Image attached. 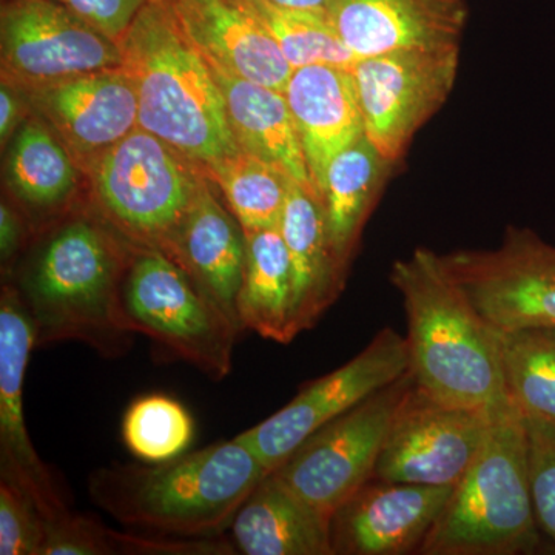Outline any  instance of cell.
<instances>
[{
  "mask_svg": "<svg viewBox=\"0 0 555 555\" xmlns=\"http://www.w3.org/2000/svg\"><path fill=\"white\" fill-rule=\"evenodd\" d=\"M47 520L20 486L0 478V555H40Z\"/></svg>",
  "mask_w": 555,
  "mask_h": 555,
  "instance_id": "cell-31",
  "label": "cell"
},
{
  "mask_svg": "<svg viewBox=\"0 0 555 555\" xmlns=\"http://www.w3.org/2000/svg\"><path fill=\"white\" fill-rule=\"evenodd\" d=\"M452 491L372 478L332 514L334 555L418 554Z\"/></svg>",
  "mask_w": 555,
  "mask_h": 555,
  "instance_id": "cell-16",
  "label": "cell"
},
{
  "mask_svg": "<svg viewBox=\"0 0 555 555\" xmlns=\"http://www.w3.org/2000/svg\"><path fill=\"white\" fill-rule=\"evenodd\" d=\"M195 436L188 409L175 398L152 393L138 398L122 420V438L144 463H163L184 454Z\"/></svg>",
  "mask_w": 555,
  "mask_h": 555,
  "instance_id": "cell-30",
  "label": "cell"
},
{
  "mask_svg": "<svg viewBox=\"0 0 555 555\" xmlns=\"http://www.w3.org/2000/svg\"><path fill=\"white\" fill-rule=\"evenodd\" d=\"M276 5L291 7V9L324 10L326 0H270Z\"/></svg>",
  "mask_w": 555,
  "mask_h": 555,
  "instance_id": "cell-37",
  "label": "cell"
},
{
  "mask_svg": "<svg viewBox=\"0 0 555 555\" xmlns=\"http://www.w3.org/2000/svg\"><path fill=\"white\" fill-rule=\"evenodd\" d=\"M167 3L211 68L284 93L294 68L276 40L246 7L232 0Z\"/></svg>",
  "mask_w": 555,
  "mask_h": 555,
  "instance_id": "cell-18",
  "label": "cell"
},
{
  "mask_svg": "<svg viewBox=\"0 0 555 555\" xmlns=\"http://www.w3.org/2000/svg\"><path fill=\"white\" fill-rule=\"evenodd\" d=\"M246 233V266L236 313L241 327L288 345L298 337L294 269L280 228Z\"/></svg>",
  "mask_w": 555,
  "mask_h": 555,
  "instance_id": "cell-24",
  "label": "cell"
},
{
  "mask_svg": "<svg viewBox=\"0 0 555 555\" xmlns=\"http://www.w3.org/2000/svg\"><path fill=\"white\" fill-rule=\"evenodd\" d=\"M460 46L398 50L358 60L352 67L364 133L396 164L416 131L454 90Z\"/></svg>",
  "mask_w": 555,
  "mask_h": 555,
  "instance_id": "cell-9",
  "label": "cell"
},
{
  "mask_svg": "<svg viewBox=\"0 0 555 555\" xmlns=\"http://www.w3.org/2000/svg\"><path fill=\"white\" fill-rule=\"evenodd\" d=\"M17 90L73 158L86 166L138 129L137 91L122 67Z\"/></svg>",
  "mask_w": 555,
  "mask_h": 555,
  "instance_id": "cell-15",
  "label": "cell"
},
{
  "mask_svg": "<svg viewBox=\"0 0 555 555\" xmlns=\"http://www.w3.org/2000/svg\"><path fill=\"white\" fill-rule=\"evenodd\" d=\"M40 555H107L105 526L73 513L60 520L47 521L46 542Z\"/></svg>",
  "mask_w": 555,
  "mask_h": 555,
  "instance_id": "cell-33",
  "label": "cell"
},
{
  "mask_svg": "<svg viewBox=\"0 0 555 555\" xmlns=\"http://www.w3.org/2000/svg\"><path fill=\"white\" fill-rule=\"evenodd\" d=\"M211 72L224 96L238 147L272 164L292 181L318 195L286 94L221 69L211 68Z\"/></svg>",
  "mask_w": 555,
  "mask_h": 555,
  "instance_id": "cell-23",
  "label": "cell"
},
{
  "mask_svg": "<svg viewBox=\"0 0 555 555\" xmlns=\"http://www.w3.org/2000/svg\"><path fill=\"white\" fill-rule=\"evenodd\" d=\"M25 228L20 215L2 201L0 204V258L3 269L9 268L11 261L24 243Z\"/></svg>",
  "mask_w": 555,
  "mask_h": 555,
  "instance_id": "cell-36",
  "label": "cell"
},
{
  "mask_svg": "<svg viewBox=\"0 0 555 555\" xmlns=\"http://www.w3.org/2000/svg\"><path fill=\"white\" fill-rule=\"evenodd\" d=\"M525 416L496 409L486 443L426 537L422 555H520L540 543Z\"/></svg>",
  "mask_w": 555,
  "mask_h": 555,
  "instance_id": "cell-5",
  "label": "cell"
},
{
  "mask_svg": "<svg viewBox=\"0 0 555 555\" xmlns=\"http://www.w3.org/2000/svg\"><path fill=\"white\" fill-rule=\"evenodd\" d=\"M72 153L39 119L25 120L16 131L7 159V177L14 196L33 210H57L76 189Z\"/></svg>",
  "mask_w": 555,
  "mask_h": 555,
  "instance_id": "cell-26",
  "label": "cell"
},
{
  "mask_svg": "<svg viewBox=\"0 0 555 555\" xmlns=\"http://www.w3.org/2000/svg\"><path fill=\"white\" fill-rule=\"evenodd\" d=\"M506 396L525 418L555 426V327L499 331Z\"/></svg>",
  "mask_w": 555,
  "mask_h": 555,
  "instance_id": "cell-27",
  "label": "cell"
},
{
  "mask_svg": "<svg viewBox=\"0 0 555 555\" xmlns=\"http://www.w3.org/2000/svg\"><path fill=\"white\" fill-rule=\"evenodd\" d=\"M441 261L499 331L555 327V246L534 230L511 225L499 247L449 251Z\"/></svg>",
  "mask_w": 555,
  "mask_h": 555,
  "instance_id": "cell-10",
  "label": "cell"
},
{
  "mask_svg": "<svg viewBox=\"0 0 555 555\" xmlns=\"http://www.w3.org/2000/svg\"><path fill=\"white\" fill-rule=\"evenodd\" d=\"M525 425L535 520L555 546V426L534 418H525Z\"/></svg>",
  "mask_w": 555,
  "mask_h": 555,
  "instance_id": "cell-32",
  "label": "cell"
},
{
  "mask_svg": "<svg viewBox=\"0 0 555 555\" xmlns=\"http://www.w3.org/2000/svg\"><path fill=\"white\" fill-rule=\"evenodd\" d=\"M233 546L246 555H334L331 517L275 473L259 481L233 518Z\"/></svg>",
  "mask_w": 555,
  "mask_h": 555,
  "instance_id": "cell-21",
  "label": "cell"
},
{
  "mask_svg": "<svg viewBox=\"0 0 555 555\" xmlns=\"http://www.w3.org/2000/svg\"><path fill=\"white\" fill-rule=\"evenodd\" d=\"M270 474L240 437L163 463L94 470V505L127 528L173 539H217Z\"/></svg>",
  "mask_w": 555,
  "mask_h": 555,
  "instance_id": "cell-2",
  "label": "cell"
},
{
  "mask_svg": "<svg viewBox=\"0 0 555 555\" xmlns=\"http://www.w3.org/2000/svg\"><path fill=\"white\" fill-rule=\"evenodd\" d=\"M284 94L321 198L328 164L364 134L352 68L309 65L295 68Z\"/></svg>",
  "mask_w": 555,
  "mask_h": 555,
  "instance_id": "cell-19",
  "label": "cell"
},
{
  "mask_svg": "<svg viewBox=\"0 0 555 555\" xmlns=\"http://www.w3.org/2000/svg\"><path fill=\"white\" fill-rule=\"evenodd\" d=\"M0 51L2 80L17 89L122 65L118 40L61 0H3Z\"/></svg>",
  "mask_w": 555,
  "mask_h": 555,
  "instance_id": "cell-11",
  "label": "cell"
},
{
  "mask_svg": "<svg viewBox=\"0 0 555 555\" xmlns=\"http://www.w3.org/2000/svg\"><path fill=\"white\" fill-rule=\"evenodd\" d=\"M124 309L134 334L147 335L211 379L229 377L243 328L159 248L134 247L124 281Z\"/></svg>",
  "mask_w": 555,
  "mask_h": 555,
  "instance_id": "cell-6",
  "label": "cell"
},
{
  "mask_svg": "<svg viewBox=\"0 0 555 555\" xmlns=\"http://www.w3.org/2000/svg\"><path fill=\"white\" fill-rule=\"evenodd\" d=\"M130 259L98 222H65L43 241L38 255L13 284L36 331V346L79 341L104 357L130 349L124 281Z\"/></svg>",
  "mask_w": 555,
  "mask_h": 555,
  "instance_id": "cell-4",
  "label": "cell"
},
{
  "mask_svg": "<svg viewBox=\"0 0 555 555\" xmlns=\"http://www.w3.org/2000/svg\"><path fill=\"white\" fill-rule=\"evenodd\" d=\"M324 11L357 60L460 46L469 20L466 0H326Z\"/></svg>",
  "mask_w": 555,
  "mask_h": 555,
  "instance_id": "cell-17",
  "label": "cell"
},
{
  "mask_svg": "<svg viewBox=\"0 0 555 555\" xmlns=\"http://www.w3.org/2000/svg\"><path fill=\"white\" fill-rule=\"evenodd\" d=\"M496 409L448 406L414 385L390 423L374 478L455 486L480 454Z\"/></svg>",
  "mask_w": 555,
  "mask_h": 555,
  "instance_id": "cell-13",
  "label": "cell"
},
{
  "mask_svg": "<svg viewBox=\"0 0 555 555\" xmlns=\"http://www.w3.org/2000/svg\"><path fill=\"white\" fill-rule=\"evenodd\" d=\"M102 215L134 246L163 248L206 173L163 139L138 129L89 164Z\"/></svg>",
  "mask_w": 555,
  "mask_h": 555,
  "instance_id": "cell-7",
  "label": "cell"
},
{
  "mask_svg": "<svg viewBox=\"0 0 555 555\" xmlns=\"http://www.w3.org/2000/svg\"><path fill=\"white\" fill-rule=\"evenodd\" d=\"M232 2L243 3V2H246V0H232Z\"/></svg>",
  "mask_w": 555,
  "mask_h": 555,
  "instance_id": "cell-38",
  "label": "cell"
},
{
  "mask_svg": "<svg viewBox=\"0 0 555 555\" xmlns=\"http://www.w3.org/2000/svg\"><path fill=\"white\" fill-rule=\"evenodd\" d=\"M160 250L240 324L236 301L246 266V233L215 196L210 179L203 182L188 214Z\"/></svg>",
  "mask_w": 555,
  "mask_h": 555,
  "instance_id": "cell-20",
  "label": "cell"
},
{
  "mask_svg": "<svg viewBox=\"0 0 555 555\" xmlns=\"http://www.w3.org/2000/svg\"><path fill=\"white\" fill-rule=\"evenodd\" d=\"M389 280L403 299L416 387L448 406L494 411L507 403L499 328L449 275L441 255L415 248L393 262Z\"/></svg>",
  "mask_w": 555,
  "mask_h": 555,
  "instance_id": "cell-1",
  "label": "cell"
},
{
  "mask_svg": "<svg viewBox=\"0 0 555 555\" xmlns=\"http://www.w3.org/2000/svg\"><path fill=\"white\" fill-rule=\"evenodd\" d=\"M294 269L298 334L317 326L345 288L347 270L335 257L320 196L292 181L280 224Z\"/></svg>",
  "mask_w": 555,
  "mask_h": 555,
  "instance_id": "cell-22",
  "label": "cell"
},
{
  "mask_svg": "<svg viewBox=\"0 0 555 555\" xmlns=\"http://www.w3.org/2000/svg\"><path fill=\"white\" fill-rule=\"evenodd\" d=\"M415 382L411 372L310 434L273 473L328 517L375 476L387 430Z\"/></svg>",
  "mask_w": 555,
  "mask_h": 555,
  "instance_id": "cell-8",
  "label": "cell"
},
{
  "mask_svg": "<svg viewBox=\"0 0 555 555\" xmlns=\"http://www.w3.org/2000/svg\"><path fill=\"white\" fill-rule=\"evenodd\" d=\"M390 166L366 134L328 164L321 203L335 257L346 270Z\"/></svg>",
  "mask_w": 555,
  "mask_h": 555,
  "instance_id": "cell-25",
  "label": "cell"
},
{
  "mask_svg": "<svg viewBox=\"0 0 555 555\" xmlns=\"http://www.w3.org/2000/svg\"><path fill=\"white\" fill-rule=\"evenodd\" d=\"M25 108H28L24 94L16 87L11 86L7 80H2L0 87V138L2 144L10 141L16 133L17 127H21L24 118Z\"/></svg>",
  "mask_w": 555,
  "mask_h": 555,
  "instance_id": "cell-35",
  "label": "cell"
},
{
  "mask_svg": "<svg viewBox=\"0 0 555 555\" xmlns=\"http://www.w3.org/2000/svg\"><path fill=\"white\" fill-rule=\"evenodd\" d=\"M244 232L280 228L292 179L264 159L236 150L204 169Z\"/></svg>",
  "mask_w": 555,
  "mask_h": 555,
  "instance_id": "cell-28",
  "label": "cell"
},
{
  "mask_svg": "<svg viewBox=\"0 0 555 555\" xmlns=\"http://www.w3.org/2000/svg\"><path fill=\"white\" fill-rule=\"evenodd\" d=\"M241 5L264 25L294 69L309 65L352 68L358 61L324 10L291 9L270 0H246Z\"/></svg>",
  "mask_w": 555,
  "mask_h": 555,
  "instance_id": "cell-29",
  "label": "cell"
},
{
  "mask_svg": "<svg viewBox=\"0 0 555 555\" xmlns=\"http://www.w3.org/2000/svg\"><path fill=\"white\" fill-rule=\"evenodd\" d=\"M36 331L11 283L0 295V478L20 486L47 521L69 513L53 474L33 447L24 412V382Z\"/></svg>",
  "mask_w": 555,
  "mask_h": 555,
  "instance_id": "cell-14",
  "label": "cell"
},
{
  "mask_svg": "<svg viewBox=\"0 0 555 555\" xmlns=\"http://www.w3.org/2000/svg\"><path fill=\"white\" fill-rule=\"evenodd\" d=\"M138 98V127L206 169L240 150L224 96L167 0H149L118 40Z\"/></svg>",
  "mask_w": 555,
  "mask_h": 555,
  "instance_id": "cell-3",
  "label": "cell"
},
{
  "mask_svg": "<svg viewBox=\"0 0 555 555\" xmlns=\"http://www.w3.org/2000/svg\"><path fill=\"white\" fill-rule=\"evenodd\" d=\"M408 372L406 337L382 328L357 357L302 386L286 406L238 437L273 473L310 434Z\"/></svg>",
  "mask_w": 555,
  "mask_h": 555,
  "instance_id": "cell-12",
  "label": "cell"
},
{
  "mask_svg": "<svg viewBox=\"0 0 555 555\" xmlns=\"http://www.w3.org/2000/svg\"><path fill=\"white\" fill-rule=\"evenodd\" d=\"M98 30L119 40L149 0H61Z\"/></svg>",
  "mask_w": 555,
  "mask_h": 555,
  "instance_id": "cell-34",
  "label": "cell"
}]
</instances>
